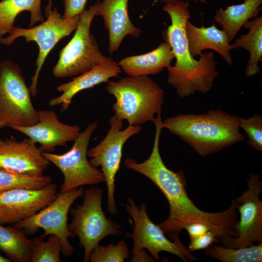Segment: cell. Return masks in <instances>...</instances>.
<instances>
[{
  "instance_id": "obj_1",
  "label": "cell",
  "mask_w": 262,
  "mask_h": 262,
  "mask_svg": "<svg viewBox=\"0 0 262 262\" xmlns=\"http://www.w3.org/2000/svg\"><path fill=\"white\" fill-rule=\"evenodd\" d=\"M163 122L161 115H158L153 122L155 134L149 157L141 163L132 158H127L124 161L127 168L150 180L167 199L170 208L169 215L158 226L165 234H167L173 241L178 244H182L179 238L181 230L185 225L195 222L211 225L220 231L226 241L236 238V224L239 219L234 199L230 207L225 211L216 213L203 211L197 207L188 196L184 173L181 171L175 172L164 164L159 150L160 138L164 128Z\"/></svg>"
},
{
  "instance_id": "obj_27",
  "label": "cell",
  "mask_w": 262,
  "mask_h": 262,
  "mask_svg": "<svg viewBox=\"0 0 262 262\" xmlns=\"http://www.w3.org/2000/svg\"><path fill=\"white\" fill-rule=\"evenodd\" d=\"M44 241L39 237L32 240V262H60L62 245L60 238L51 234Z\"/></svg>"
},
{
  "instance_id": "obj_10",
  "label": "cell",
  "mask_w": 262,
  "mask_h": 262,
  "mask_svg": "<svg viewBox=\"0 0 262 262\" xmlns=\"http://www.w3.org/2000/svg\"><path fill=\"white\" fill-rule=\"evenodd\" d=\"M47 20L36 26L29 29L14 27L10 34L6 37L0 39L1 44L11 45L15 40L23 37L25 41H34L39 47V54L36 61V70L32 79L30 90L31 96L37 95V84L39 73L51 50L63 38L69 36L75 31L78 25L80 15L66 19L55 8L45 12Z\"/></svg>"
},
{
  "instance_id": "obj_30",
  "label": "cell",
  "mask_w": 262,
  "mask_h": 262,
  "mask_svg": "<svg viewBox=\"0 0 262 262\" xmlns=\"http://www.w3.org/2000/svg\"><path fill=\"white\" fill-rule=\"evenodd\" d=\"M222 237L219 231L211 229L204 234L190 241L188 249L191 252L194 251L205 249L215 242H222Z\"/></svg>"
},
{
  "instance_id": "obj_25",
  "label": "cell",
  "mask_w": 262,
  "mask_h": 262,
  "mask_svg": "<svg viewBox=\"0 0 262 262\" xmlns=\"http://www.w3.org/2000/svg\"><path fill=\"white\" fill-rule=\"evenodd\" d=\"M206 255L223 262H261L262 243L243 247H228L212 244L205 249Z\"/></svg>"
},
{
  "instance_id": "obj_17",
  "label": "cell",
  "mask_w": 262,
  "mask_h": 262,
  "mask_svg": "<svg viewBox=\"0 0 262 262\" xmlns=\"http://www.w3.org/2000/svg\"><path fill=\"white\" fill-rule=\"evenodd\" d=\"M129 0H103L95 4L96 16L102 17L109 33V51L116 52L127 35L139 36L142 31L131 22L128 13Z\"/></svg>"
},
{
  "instance_id": "obj_3",
  "label": "cell",
  "mask_w": 262,
  "mask_h": 262,
  "mask_svg": "<svg viewBox=\"0 0 262 262\" xmlns=\"http://www.w3.org/2000/svg\"><path fill=\"white\" fill-rule=\"evenodd\" d=\"M240 117L220 109L201 115L181 114L166 118L163 128L187 143L199 155L206 156L242 141Z\"/></svg>"
},
{
  "instance_id": "obj_11",
  "label": "cell",
  "mask_w": 262,
  "mask_h": 262,
  "mask_svg": "<svg viewBox=\"0 0 262 262\" xmlns=\"http://www.w3.org/2000/svg\"><path fill=\"white\" fill-rule=\"evenodd\" d=\"M125 209L131 218L129 222L133 229L131 234L126 232V237L133 240L132 255H136L140 250L147 249L156 262L160 260L161 251L170 253L184 262L194 261L196 258L182 244H178L168 240L158 225L150 219L147 206L142 203L138 206L131 197H128Z\"/></svg>"
},
{
  "instance_id": "obj_15",
  "label": "cell",
  "mask_w": 262,
  "mask_h": 262,
  "mask_svg": "<svg viewBox=\"0 0 262 262\" xmlns=\"http://www.w3.org/2000/svg\"><path fill=\"white\" fill-rule=\"evenodd\" d=\"M50 163L29 137L20 141L13 136L0 138V170L39 176Z\"/></svg>"
},
{
  "instance_id": "obj_31",
  "label": "cell",
  "mask_w": 262,
  "mask_h": 262,
  "mask_svg": "<svg viewBox=\"0 0 262 262\" xmlns=\"http://www.w3.org/2000/svg\"><path fill=\"white\" fill-rule=\"evenodd\" d=\"M64 5L63 18H70L80 15L85 9L87 0H63Z\"/></svg>"
},
{
  "instance_id": "obj_14",
  "label": "cell",
  "mask_w": 262,
  "mask_h": 262,
  "mask_svg": "<svg viewBox=\"0 0 262 262\" xmlns=\"http://www.w3.org/2000/svg\"><path fill=\"white\" fill-rule=\"evenodd\" d=\"M52 182L39 189L17 188L0 194V223L15 224L37 213L56 197Z\"/></svg>"
},
{
  "instance_id": "obj_8",
  "label": "cell",
  "mask_w": 262,
  "mask_h": 262,
  "mask_svg": "<svg viewBox=\"0 0 262 262\" xmlns=\"http://www.w3.org/2000/svg\"><path fill=\"white\" fill-rule=\"evenodd\" d=\"M123 120L115 115L109 119L110 129L105 138L97 146L87 150L91 164L96 168L101 167L107 187V210L115 215L117 209L115 199V178L120 168L122 149L125 142L132 136L138 133L141 126L130 125L121 130Z\"/></svg>"
},
{
  "instance_id": "obj_22",
  "label": "cell",
  "mask_w": 262,
  "mask_h": 262,
  "mask_svg": "<svg viewBox=\"0 0 262 262\" xmlns=\"http://www.w3.org/2000/svg\"><path fill=\"white\" fill-rule=\"evenodd\" d=\"M42 0H0V39L6 33H10L14 27L16 17L22 12H30V27L38 22H43L41 10Z\"/></svg>"
},
{
  "instance_id": "obj_6",
  "label": "cell",
  "mask_w": 262,
  "mask_h": 262,
  "mask_svg": "<svg viewBox=\"0 0 262 262\" xmlns=\"http://www.w3.org/2000/svg\"><path fill=\"white\" fill-rule=\"evenodd\" d=\"M18 65L10 60L0 63V121L6 126L27 127L38 121V111Z\"/></svg>"
},
{
  "instance_id": "obj_38",
  "label": "cell",
  "mask_w": 262,
  "mask_h": 262,
  "mask_svg": "<svg viewBox=\"0 0 262 262\" xmlns=\"http://www.w3.org/2000/svg\"><path fill=\"white\" fill-rule=\"evenodd\" d=\"M189 0H188V1H189ZM196 2L197 1V0H195ZM201 2H206V0H200Z\"/></svg>"
},
{
  "instance_id": "obj_21",
  "label": "cell",
  "mask_w": 262,
  "mask_h": 262,
  "mask_svg": "<svg viewBox=\"0 0 262 262\" xmlns=\"http://www.w3.org/2000/svg\"><path fill=\"white\" fill-rule=\"evenodd\" d=\"M262 3V0H244L243 3L216 11L214 20L222 27L229 43L248 19L258 17Z\"/></svg>"
},
{
  "instance_id": "obj_39",
  "label": "cell",
  "mask_w": 262,
  "mask_h": 262,
  "mask_svg": "<svg viewBox=\"0 0 262 262\" xmlns=\"http://www.w3.org/2000/svg\"></svg>"
},
{
  "instance_id": "obj_37",
  "label": "cell",
  "mask_w": 262,
  "mask_h": 262,
  "mask_svg": "<svg viewBox=\"0 0 262 262\" xmlns=\"http://www.w3.org/2000/svg\"><path fill=\"white\" fill-rule=\"evenodd\" d=\"M6 125L0 121V129H2L6 127Z\"/></svg>"
},
{
  "instance_id": "obj_5",
  "label": "cell",
  "mask_w": 262,
  "mask_h": 262,
  "mask_svg": "<svg viewBox=\"0 0 262 262\" xmlns=\"http://www.w3.org/2000/svg\"><path fill=\"white\" fill-rule=\"evenodd\" d=\"M102 189L98 187L85 190L82 203L69 211L72 220L68 229L71 237H78L80 246L84 249V262H89L92 250L104 238L122 234L121 226L107 218L102 210Z\"/></svg>"
},
{
  "instance_id": "obj_23",
  "label": "cell",
  "mask_w": 262,
  "mask_h": 262,
  "mask_svg": "<svg viewBox=\"0 0 262 262\" xmlns=\"http://www.w3.org/2000/svg\"><path fill=\"white\" fill-rule=\"evenodd\" d=\"M32 246L23 229L0 223V249L11 262H31Z\"/></svg>"
},
{
  "instance_id": "obj_18",
  "label": "cell",
  "mask_w": 262,
  "mask_h": 262,
  "mask_svg": "<svg viewBox=\"0 0 262 262\" xmlns=\"http://www.w3.org/2000/svg\"><path fill=\"white\" fill-rule=\"evenodd\" d=\"M121 72V68L111 57H107L89 70L74 78L71 81L60 84L56 88L62 94L51 98L50 106H60L61 111H65L70 105L72 99L81 91L94 87L116 77Z\"/></svg>"
},
{
  "instance_id": "obj_34",
  "label": "cell",
  "mask_w": 262,
  "mask_h": 262,
  "mask_svg": "<svg viewBox=\"0 0 262 262\" xmlns=\"http://www.w3.org/2000/svg\"><path fill=\"white\" fill-rule=\"evenodd\" d=\"M165 4H173L176 3L179 0H160Z\"/></svg>"
},
{
  "instance_id": "obj_26",
  "label": "cell",
  "mask_w": 262,
  "mask_h": 262,
  "mask_svg": "<svg viewBox=\"0 0 262 262\" xmlns=\"http://www.w3.org/2000/svg\"><path fill=\"white\" fill-rule=\"evenodd\" d=\"M52 180L48 175L31 176L0 170V194L17 188L41 189L51 183Z\"/></svg>"
},
{
  "instance_id": "obj_35",
  "label": "cell",
  "mask_w": 262,
  "mask_h": 262,
  "mask_svg": "<svg viewBox=\"0 0 262 262\" xmlns=\"http://www.w3.org/2000/svg\"><path fill=\"white\" fill-rule=\"evenodd\" d=\"M51 0H49L48 4L46 8L45 12H48V11H50L51 10H52V3Z\"/></svg>"
},
{
  "instance_id": "obj_2",
  "label": "cell",
  "mask_w": 262,
  "mask_h": 262,
  "mask_svg": "<svg viewBox=\"0 0 262 262\" xmlns=\"http://www.w3.org/2000/svg\"><path fill=\"white\" fill-rule=\"evenodd\" d=\"M163 10L169 14L171 20L163 34L164 42L170 45L176 60L174 66L167 67L168 82L181 98L196 92L207 93L219 72L216 70L213 52L201 53L198 61L190 53L186 31L190 18L188 2L180 0L173 4H165Z\"/></svg>"
},
{
  "instance_id": "obj_32",
  "label": "cell",
  "mask_w": 262,
  "mask_h": 262,
  "mask_svg": "<svg viewBox=\"0 0 262 262\" xmlns=\"http://www.w3.org/2000/svg\"><path fill=\"white\" fill-rule=\"evenodd\" d=\"M183 229L187 230L190 241L204 234L211 229H215L219 231L222 236L223 240L221 244L225 242V239L220 231L208 224L200 222L192 223L185 225Z\"/></svg>"
},
{
  "instance_id": "obj_29",
  "label": "cell",
  "mask_w": 262,
  "mask_h": 262,
  "mask_svg": "<svg viewBox=\"0 0 262 262\" xmlns=\"http://www.w3.org/2000/svg\"><path fill=\"white\" fill-rule=\"evenodd\" d=\"M240 128L247 137V144L253 148L262 151V116L256 114L248 118L240 117Z\"/></svg>"
},
{
  "instance_id": "obj_28",
  "label": "cell",
  "mask_w": 262,
  "mask_h": 262,
  "mask_svg": "<svg viewBox=\"0 0 262 262\" xmlns=\"http://www.w3.org/2000/svg\"><path fill=\"white\" fill-rule=\"evenodd\" d=\"M130 253L127 244L123 240L116 245L107 246L98 245L92 250L89 261L91 262H123L128 259Z\"/></svg>"
},
{
  "instance_id": "obj_33",
  "label": "cell",
  "mask_w": 262,
  "mask_h": 262,
  "mask_svg": "<svg viewBox=\"0 0 262 262\" xmlns=\"http://www.w3.org/2000/svg\"><path fill=\"white\" fill-rule=\"evenodd\" d=\"M131 262H156L155 259L150 256L144 249L140 250L136 255H133L131 260Z\"/></svg>"
},
{
  "instance_id": "obj_19",
  "label": "cell",
  "mask_w": 262,
  "mask_h": 262,
  "mask_svg": "<svg viewBox=\"0 0 262 262\" xmlns=\"http://www.w3.org/2000/svg\"><path fill=\"white\" fill-rule=\"evenodd\" d=\"M186 35L190 53L193 57L202 51L212 49L220 54L229 64H232L230 51L233 49L226 33L217 29L214 23L209 27H197L189 20L186 25Z\"/></svg>"
},
{
  "instance_id": "obj_24",
  "label": "cell",
  "mask_w": 262,
  "mask_h": 262,
  "mask_svg": "<svg viewBox=\"0 0 262 262\" xmlns=\"http://www.w3.org/2000/svg\"><path fill=\"white\" fill-rule=\"evenodd\" d=\"M248 30L245 35H242L231 44L234 49L245 48L250 53V58L246 68V77L252 76L260 73L258 65L262 57V17H256L244 25Z\"/></svg>"
},
{
  "instance_id": "obj_7",
  "label": "cell",
  "mask_w": 262,
  "mask_h": 262,
  "mask_svg": "<svg viewBox=\"0 0 262 262\" xmlns=\"http://www.w3.org/2000/svg\"><path fill=\"white\" fill-rule=\"evenodd\" d=\"M96 5L84 9L75 33L70 41L60 51L59 58L52 69L56 78L80 75L102 62L106 57L99 50L98 44L91 33L90 26L96 16Z\"/></svg>"
},
{
  "instance_id": "obj_13",
  "label": "cell",
  "mask_w": 262,
  "mask_h": 262,
  "mask_svg": "<svg viewBox=\"0 0 262 262\" xmlns=\"http://www.w3.org/2000/svg\"><path fill=\"white\" fill-rule=\"evenodd\" d=\"M249 176L247 189L235 199L240 215L236 224L238 236L224 246L243 247L262 243V201L259 198L262 182L258 174L252 172Z\"/></svg>"
},
{
  "instance_id": "obj_9",
  "label": "cell",
  "mask_w": 262,
  "mask_h": 262,
  "mask_svg": "<svg viewBox=\"0 0 262 262\" xmlns=\"http://www.w3.org/2000/svg\"><path fill=\"white\" fill-rule=\"evenodd\" d=\"M98 128L96 122L90 123L81 132L72 147L62 154L43 152L44 157L61 171L64 181L60 187L63 193L85 185L105 182L102 171L92 166L87 152L91 137Z\"/></svg>"
},
{
  "instance_id": "obj_36",
  "label": "cell",
  "mask_w": 262,
  "mask_h": 262,
  "mask_svg": "<svg viewBox=\"0 0 262 262\" xmlns=\"http://www.w3.org/2000/svg\"><path fill=\"white\" fill-rule=\"evenodd\" d=\"M10 262L11 261L9 259L2 256L0 253V262Z\"/></svg>"
},
{
  "instance_id": "obj_12",
  "label": "cell",
  "mask_w": 262,
  "mask_h": 262,
  "mask_svg": "<svg viewBox=\"0 0 262 262\" xmlns=\"http://www.w3.org/2000/svg\"><path fill=\"white\" fill-rule=\"evenodd\" d=\"M84 191L83 186H81L69 191L60 192L47 206L36 214L14 224V226L31 235L42 229L44 232L40 237L43 239L51 234L57 236L62 242V254L66 257L70 256L75 248L68 241L71 235L68 229V213L74 202L82 196Z\"/></svg>"
},
{
  "instance_id": "obj_4",
  "label": "cell",
  "mask_w": 262,
  "mask_h": 262,
  "mask_svg": "<svg viewBox=\"0 0 262 262\" xmlns=\"http://www.w3.org/2000/svg\"><path fill=\"white\" fill-rule=\"evenodd\" d=\"M105 88L116 99L112 106L114 115L130 125L153 122L162 110L164 90L148 76H128L108 82Z\"/></svg>"
},
{
  "instance_id": "obj_20",
  "label": "cell",
  "mask_w": 262,
  "mask_h": 262,
  "mask_svg": "<svg viewBox=\"0 0 262 262\" xmlns=\"http://www.w3.org/2000/svg\"><path fill=\"white\" fill-rule=\"evenodd\" d=\"M174 58L170 45L164 42L149 52L124 58L118 65L128 76H148L168 67Z\"/></svg>"
},
{
  "instance_id": "obj_16",
  "label": "cell",
  "mask_w": 262,
  "mask_h": 262,
  "mask_svg": "<svg viewBox=\"0 0 262 262\" xmlns=\"http://www.w3.org/2000/svg\"><path fill=\"white\" fill-rule=\"evenodd\" d=\"M9 127L24 134L34 143L39 144V148L43 152L51 153L57 146L66 147V143L74 141L81 132L78 125L60 122L53 110H39L38 121L33 125Z\"/></svg>"
}]
</instances>
